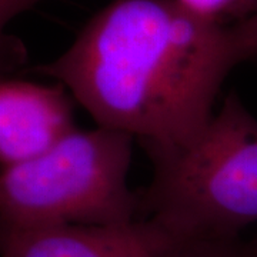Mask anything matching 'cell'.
Listing matches in <instances>:
<instances>
[{
    "label": "cell",
    "mask_w": 257,
    "mask_h": 257,
    "mask_svg": "<svg viewBox=\"0 0 257 257\" xmlns=\"http://www.w3.org/2000/svg\"><path fill=\"white\" fill-rule=\"evenodd\" d=\"M241 62L229 25L177 0H114L63 55L33 72L59 80L99 126L156 152L204 127L226 76Z\"/></svg>",
    "instance_id": "1"
},
{
    "label": "cell",
    "mask_w": 257,
    "mask_h": 257,
    "mask_svg": "<svg viewBox=\"0 0 257 257\" xmlns=\"http://www.w3.org/2000/svg\"><path fill=\"white\" fill-rule=\"evenodd\" d=\"M149 153L140 204L179 239L237 237L257 221V119L234 93L189 142Z\"/></svg>",
    "instance_id": "2"
},
{
    "label": "cell",
    "mask_w": 257,
    "mask_h": 257,
    "mask_svg": "<svg viewBox=\"0 0 257 257\" xmlns=\"http://www.w3.org/2000/svg\"><path fill=\"white\" fill-rule=\"evenodd\" d=\"M133 140L116 128H74L29 162L0 169V221L15 226L136 220L128 189Z\"/></svg>",
    "instance_id": "3"
},
{
    "label": "cell",
    "mask_w": 257,
    "mask_h": 257,
    "mask_svg": "<svg viewBox=\"0 0 257 257\" xmlns=\"http://www.w3.org/2000/svg\"><path fill=\"white\" fill-rule=\"evenodd\" d=\"M182 241L153 219L42 226L0 221V257H165Z\"/></svg>",
    "instance_id": "4"
},
{
    "label": "cell",
    "mask_w": 257,
    "mask_h": 257,
    "mask_svg": "<svg viewBox=\"0 0 257 257\" xmlns=\"http://www.w3.org/2000/svg\"><path fill=\"white\" fill-rule=\"evenodd\" d=\"M74 128L63 84L0 76V169L40 156Z\"/></svg>",
    "instance_id": "5"
},
{
    "label": "cell",
    "mask_w": 257,
    "mask_h": 257,
    "mask_svg": "<svg viewBox=\"0 0 257 257\" xmlns=\"http://www.w3.org/2000/svg\"><path fill=\"white\" fill-rule=\"evenodd\" d=\"M40 0H0V76H10L26 63L28 52L23 42L6 33V26Z\"/></svg>",
    "instance_id": "6"
},
{
    "label": "cell",
    "mask_w": 257,
    "mask_h": 257,
    "mask_svg": "<svg viewBox=\"0 0 257 257\" xmlns=\"http://www.w3.org/2000/svg\"><path fill=\"white\" fill-rule=\"evenodd\" d=\"M165 257H257L254 247L241 244L237 237L184 240Z\"/></svg>",
    "instance_id": "7"
},
{
    "label": "cell",
    "mask_w": 257,
    "mask_h": 257,
    "mask_svg": "<svg viewBox=\"0 0 257 257\" xmlns=\"http://www.w3.org/2000/svg\"><path fill=\"white\" fill-rule=\"evenodd\" d=\"M187 9L203 18L226 25L230 18L244 19L246 13L253 9L256 0H177ZM240 19V20H241Z\"/></svg>",
    "instance_id": "8"
},
{
    "label": "cell",
    "mask_w": 257,
    "mask_h": 257,
    "mask_svg": "<svg viewBox=\"0 0 257 257\" xmlns=\"http://www.w3.org/2000/svg\"><path fill=\"white\" fill-rule=\"evenodd\" d=\"M231 30L243 60L257 56V9L251 15L231 25Z\"/></svg>",
    "instance_id": "9"
},
{
    "label": "cell",
    "mask_w": 257,
    "mask_h": 257,
    "mask_svg": "<svg viewBox=\"0 0 257 257\" xmlns=\"http://www.w3.org/2000/svg\"><path fill=\"white\" fill-rule=\"evenodd\" d=\"M254 250H256V254H257V246H256V247H254Z\"/></svg>",
    "instance_id": "10"
}]
</instances>
